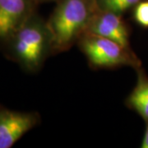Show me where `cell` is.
<instances>
[{
  "mask_svg": "<svg viewBox=\"0 0 148 148\" xmlns=\"http://www.w3.org/2000/svg\"><path fill=\"white\" fill-rule=\"evenodd\" d=\"M97 12L95 0H60L46 21L53 53L68 51L77 44Z\"/></svg>",
  "mask_w": 148,
  "mask_h": 148,
  "instance_id": "cell-2",
  "label": "cell"
},
{
  "mask_svg": "<svg viewBox=\"0 0 148 148\" xmlns=\"http://www.w3.org/2000/svg\"><path fill=\"white\" fill-rule=\"evenodd\" d=\"M34 12L32 0H0V49Z\"/></svg>",
  "mask_w": 148,
  "mask_h": 148,
  "instance_id": "cell-5",
  "label": "cell"
},
{
  "mask_svg": "<svg viewBox=\"0 0 148 148\" xmlns=\"http://www.w3.org/2000/svg\"><path fill=\"white\" fill-rule=\"evenodd\" d=\"M137 83L127 95L125 105L148 123V76L143 68L136 69Z\"/></svg>",
  "mask_w": 148,
  "mask_h": 148,
  "instance_id": "cell-7",
  "label": "cell"
},
{
  "mask_svg": "<svg viewBox=\"0 0 148 148\" xmlns=\"http://www.w3.org/2000/svg\"><path fill=\"white\" fill-rule=\"evenodd\" d=\"M38 1H48V0H38Z\"/></svg>",
  "mask_w": 148,
  "mask_h": 148,
  "instance_id": "cell-11",
  "label": "cell"
},
{
  "mask_svg": "<svg viewBox=\"0 0 148 148\" xmlns=\"http://www.w3.org/2000/svg\"><path fill=\"white\" fill-rule=\"evenodd\" d=\"M86 33L105 37L132 49L129 41V30L122 15L100 11L91 19Z\"/></svg>",
  "mask_w": 148,
  "mask_h": 148,
  "instance_id": "cell-6",
  "label": "cell"
},
{
  "mask_svg": "<svg viewBox=\"0 0 148 148\" xmlns=\"http://www.w3.org/2000/svg\"><path fill=\"white\" fill-rule=\"evenodd\" d=\"M140 147L148 148V123H146V128H145L144 135H143L142 142H141Z\"/></svg>",
  "mask_w": 148,
  "mask_h": 148,
  "instance_id": "cell-10",
  "label": "cell"
},
{
  "mask_svg": "<svg viewBox=\"0 0 148 148\" xmlns=\"http://www.w3.org/2000/svg\"><path fill=\"white\" fill-rule=\"evenodd\" d=\"M2 50L25 72L37 73L53 53L52 36L46 21L34 12L10 37Z\"/></svg>",
  "mask_w": 148,
  "mask_h": 148,
  "instance_id": "cell-1",
  "label": "cell"
},
{
  "mask_svg": "<svg viewBox=\"0 0 148 148\" xmlns=\"http://www.w3.org/2000/svg\"><path fill=\"white\" fill-rule=\"evenodd\" d=\"M91 67L96 69H117L130 67L135 70L142 63L132 51L120 44L105 37L85 33L77 43Z\"/></svg>",
  "mask_w": 148,
  "mask_h": 148,
  "instance_id": "cell-3",
  "label": "cell"
},
{
  "mask_svg": "<svg viewBox=\"0 0 148 148\" xmlns=\"http://www.w3.org/2000/svg\"><path fill=\"white\" fill-rule=\"evenodd\" d=\"M133 17L140 27L148 28V1H141L134 7Z\"/></svg>",
  "mask_w": 148,
  "mask_h": 148,
  "instance_id": "cell-9",
  "label": "cell"
},
{
  "mask_svg": "<svg viewBox=\"0 0 148 148\" xmlns=\"http://www.w3.org/2000/svg\"><path fill=\"white\" fill-rule=\"evenodd\" d=\"M40 122L35 111L10 110L0 106V148H10Z\"/></svg>",
  "mask_w": 148,
  "mask_h": 148,
  "instance_id": "cell-4",
  "label": "cell"
},
{
  "mask_svg": "<svg viewBox=\"0 0 148 148\" xmlns=\"http://www.w3.org/2000/svg\"><path fill=\"white\" fill-rule=\"evenodd\" d=\"M142 0H95L98 10L111 12L123 15L126 11L138 4Z\"/></svg>",
  "mask_w": 148,
  "mask_h": 148,
  "instance_id": "cell-8",
  "label": "cell"
}]
</instances>
